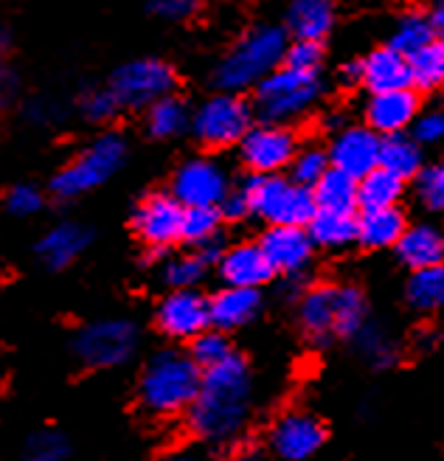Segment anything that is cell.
Wrapping results in <instances>:
<instances>
[{
  "instance_id": "obj_45",
  "label": "cell",
  "mask_w": 444,
  "mask_h": 461,
  "mask_svg": "<svg viewBox=\"0 0 444 461\" xmlns=\"http://www.w3.org/2000/svg\"><path fill=\"white\" fill-rule=\"evenodd\" d=\"M200 6V0H152V12L163 20H186Z\"/></svg>"
},
{
  "instance_id": "obj_40",
  "label": "cell",
  "mask_w": 444,
  "mask_h": 461,
  "mask_svg": "<svg viewBox=\"0 0 444 461\" xmlns=\"http://www.w3.org/2000/svg\"><path fill=\"white\" fill-rule=\"evenodd\" d=\"M416 200L428 212L444 214V167H430L416 175Z\"/></svg>"
},
{
  "instance_id": "obj_13",
  "label": "cell",
  "mask_w": 444,
  "mask_h": 461,
  "mask_svg": "<svg viewBox=\"0 0 444 461\" xmlns=\"http://www.w3.org/2000/svg\"><path fill=\"white\" fill-rule=\"evenodd\" d=\"M155 327L172 340H195L212 330V298H205L200 290H172L160 298Z\"/></svg>"
},
{
  "instance_id": "obj_51",
  "label": "cell",
  "mask_w": 444,
  "mask_h": 461,
  "mask_svg": "<svg viewBox=\"0 0 444 461\" xmlns=\"http://www.w3.org/2000/svg\"><path fill=\"white\" fill-rule=\"evenodd\" d=\"M160 461H197V456L189 450H172L167 456H160Z\"/></svg>"
},
{
  "instance_id": "obj_22",
  "label": "cell",
  "mask_w": 444,
  "mask_h": 461,
  "mask_svg": "<svg viewBox=\"0 0 444 461\" xmlns=\"http://www.w3.org/2000/svg\"><path fill=\"white\" fill-rule=\"evenodd\" d=\"M396 257L411 270H422L433 265H444V230L433 222L408 225L400 242L394 245Z\"/></svg>"
},
{
  "instance_id": "obj_35",
  "label": "cell",
  "mask_w": 444,
  "mask_h": 461,
  "mask_svg": "<svg viewBox=\"0 0 444 461\" xmlns=\"http://www.w3.org/2000/svg\"><path fill=\"white\" fill-rule=\"evenodd\" d=\"M208 265L200 253H180V257H172L163 265V282H167L172 290H197L200 282L205 279Z\"/></svg>"
},
{
  "instance_id": "obj_4",
  "label": "cell",
  "mask_w": 444,
  "mask_h": 461,
  "mask_svg": "<svg viewBox=\"0 0 444 461\" xmlns=\"http://www.w3.org/2000/svg\"><path fill=\"white\" fill-rule=\"evenodd\" d=\"M287 54V32L273 23H262L245 32L233 49L222 57L214 71V82L220 90H248L267 79L276 68L285 65Z\"/></svg>"
},
{
  "instance_id": "obj_9",
  "label": "cell",
  "mask_w": 444,
  "mask_h": 461,
  "mask_svg": "<svg viewBox=\"0 0 444 461\" xmlns=\"http://www.w3.org/2000/svg\"><path fill=\"white\" fill-rule=\"evenodd\" d=\"M253 127V107L237 94H217L192 113V132L212 149L233 147Z\"/></svg>"
},
{
  "instance_id": "obj_14",
  "label": "cell",
  "mask_w": 444,
  "mask_h": 461,
  "mask_svg": "<svg viewBox=\"0 0 444 461\" xmlns=\"http://www.w3.org/2000/svg\"><path fill=\"white\" fill-rule=\"evenodd\" d=\"M183 214L186 209L175 194H147L132 214V230L152 253H160L183 240Z\"/></svg>"
},
{
  "instance_id": "obj_16",
  "label": "cell",
  "mask_w": 444,
  "mask_h": 461,
  "mask_svg": "<svg viewBox=\"0 0 444 461\" xmlns=\"http://www.w3.org/2000/svg\"><path fill=\"white\" fill-rule=\"evenodd\" d=\"M380 147L383 138L371 127H343L330 144V164L332 169L363 180L368 172L380 167Z\"/></svg>"
},
{
  "instance_id": "obj_43",
  "label": "cell",
  "mask_w": 444,
  "mask_h": 461,
  "mask_svg": "<svg viewBox=\"0 0 444 461\" xmlns=\"http://www.w3.org/2000/svg\"><path fill=\"white\" fill-rule=\"evenodd\" d=\"M323 59L321 51V42H310V40H295L293 45H287V54H285V68L290 71H318V65Z\"/></svg>"
},
{
  "instance_id": "obj_38",
  "label": "cell",
  "mask_w": 444,
  "mask_h": 461,
  "mask_svg": "<svg viewBox=\"0 0 444 461\" xmlns=\"http://www.w3.org/2000/svg\"><path fill=\"white\" fill-rule=\"evenodd\" d=\"M332 169L330 164V152L326 149H318V147H304L295 152L293 164H290V180H295L298 186H307V189H315L321 177Z\"/></svg>"
},
{
  "instance_id": "obj_53",
  "label": "cell",
  "mask_w": 444,
  "mask_h": 461,
  "mask_svg": "<svg viewBox=\"0 0 444 461\" xmlns=\"http://www.w3.org/2000/svg\"><path fill=\"white\" fill-rule=\"evenodd\" d=\"M228 461H259V456H256L253 450H237Z\"/></svg>"
},
{
  "instance_id": "obj_52",
  "label": "cell",
  "mask_w": 444,
  "mask_h": 461,
  "mask_svg": "<svg viewBox=\"0 0 444 461\" xmlns=\"http://www.w3.org/2000/svg\"><path fill=\"white\" fill-rule=\"evenodd\" d=\"M9 49H12V34H9V29L0 26V59H6Z\"/></svg>"
},
{
  "instance_id": "obj_20",
  "label": "cell",
  "mask_w": 444,
  "mask_h": 461,
  "mask_svg": "<svg viewBox=\"0 0 444 461\" xmlns=\"http://www.w3.org/2000/svg\"><path fill=\"white\" fill-rule=\"evenodd\" d=\"M90 240H93L90 230L82 222L68 220V222H59V225L45 230L37 242V248H34V253L49 270H65L82 257L85 248L90 245Z\"/></svg>"
},
{
  "instance_id": "obj_18",
  "label": "cell",
  "mask_w": 444,
  "mask_h": 461,
  "mask_svg": "<svg viewBox=\"0 0 444 461\" xmlns=\"http://www.w3.org/2000/svg\"><path fill=\"white\" fill-rule=\"evenodd\" d=\"M217 270L225 287H250V290H259L276 276L259 242H242L225 248V253L217 262Z\"/></svg>"
},
{
  "instance_id": "obj_50",
  "label": "cell",
  "mask_w": 444,
  "mask_h": 461,
  "mask_svg": "<svg viewBox=\"0 0 444 461\" xmlns=\"http://www.w3.org/2000/svg\"><path fill=\"white\" fill-rule=\"evenodd\" d=\"M340 77H343V82H349V85L363 82V62H349V65H343Z\"/></svg>"
},
{
  "instance_id": "obj_28",
  "label": "cell",
  "mask_w": 444,
  "mask_h": 461,
  "mask_svg": "<svg viewBox=\"0 0 444 461\" xmlns=\"http://www.w3.org/2000/svg\"><path fill=\"white\" fill-rule=\"evenodd\" d=\"M315 248L340 250L346 245L358 242V217L355 214H338V212H315L307 225Z\"/></svg>"
},
{
  "instance_id": "obj_11",
  "label": "cell",
  "mask_w": 444,
  "mask_h": 461,
  "mask_svg": "<svg viewBox=\"0 0 444 461\" xmlns=\"http://www.w3.org/2000/svg\"><path fill=\"white\" fill-rule=\"evenodd\" d=\"M228 192V172L212 158L186 160L172 177V194L183 209H220Z\"/></svg>"
},
{
  "instance_id": "obj_10",
  "label": "cell",
  "mask_w": 444,
  "mask_h": 461,
  "mask_svg": "<svg viewBox=\"0 0 444 461\" xmlns=\"http://www.w3.org/2000/svg\"><path fill=\"white\" fill-rule=\"evenodd\" d=\"M177 85L175 71L160 59H135L113 74L110 90L122 107H152L155 102L172 96Z\"/></svg>"
},
{
  "instance_id": "obj_46",
  "label": "cell",
  "mask_w": 444,
  "mask_h": 461,
  "mask_svg": "<svg viewBox=\"0 0 444 461\" xmlns=\"http://www.w3.org/2000/svg\"><path fill=\"white\" fill-rule=\"evenodd\" d=\"M59 115H62V110L49 99H34V102L26 104V119L32 124H51V122L59 119Z\"/></svg>"
},
{
  "instance_id": "obj_48",
  "label": "cell",
  "mask_w": 444,
  "mask_h": 461,
  "mask_svg": "<svg viewBox=\"0 0 444 461\" xmlns=\"http://www.w3.org/2000/svg\"><path fill=\"white\" fill-rule=\"evenodd\" d=\"M17 90V74L6 65V59H0V110H4Z\"/></svg>"
},
{
  "instance_id": "obj_2",
  "label": "cell",
  "mask_w": 444,
  "mask_h": 461,
  "mask_svg": "<svg viewBox=\"0 0 444 461\" xmlns=\"http://www.w3.org/2000/svg\"><path fill=\"white\" fill-rule=\"evenodd\" d=\"M203 368L195 363L189 352L163 349L152 355L138 380V400L152 417H180L189 413L192 402L200 394Z\"/></svg>"
},
{
  "instance_id": "obj_44",
  "label": "cell",
  "mask_w": 444,
  "mask_h": 461,
  "mask_svg": "<svg viewBox=\"0 0 444 461\" xmlns=\"http://www.w3.org/2000/svg\"><path fill=\"white\" fill-rule=\"evenodd\" d=\"M413 141L422 147V144H441L444 141V113L441 110H428V113H419L416 122H413Z\"/></svg>"
},
{
  "instance_id": "obj_32",
  "label": "cell",
  "mask_w": 444,
  "mask_h": 461,
  "mask_svg": "<svg viewBox=\"0 0 444 461\" xmlns=\"http://www.w3.org/2000/svg\"><path fill=\"white\" fill-rule=\"evenodd\" d=\"M186 127H192V110L186 107L183 99L167 96L147 107V130L152 138H175Z\"/></svg>"
},
{
  "instance_id": "obj_23",
  "label": "cell",
  "mask_w": 444,
  "mask_h": 461,
  "mask_svg": "<svg viewBox=\"0 0 444 461\" xmlns=\"http://www.w3.org/2000/svg\"><path fill=\"white\" fill-rule=\"evenodd\" d=\"M363 85L371 94H385V90H405L411 85V62L394 49H377L363 59Z\"/></svg>"
},
{
  "instance_id": "obj_33",
  "label": "cell",
  "mask_w": 444,
  "mask_h": 461,
  "mask_svg": "<svg viewBox=\"0 0 444 461\" xmlns=\"http://www.w3.org/2000/svg\"><path fill=\"white\" fill-rule=\"evenodd\" d=\"M355 340H358V352L374 368H388L396 363V357H400V346H396V340L380 324H366L355 335Z\"/></svg>"
},
{
  "instance_id": "obj_3",
  "label": "cell",
  "mask_w": 444,
  "mask_h": 461,
  "mask_svg": "<svg viewBox=\"0 0 444 461\" xmlns=\"http://www.w3.org/2000/svg\"><path fill=\"white\" fill-rule=\"evenodd\" d=\"M298 324L313 343L355 338L368 324L366 295L355 285H315L298 302Z\"/></svg>"
},
{
  "instance_id": "obj_21",
  "label": "cell",
  "mask_w": 444,
  "mask_h": 461,
  "mask_svg": "<svg viewBox=\"0 0 444 461\" xmlns=\"http://www.w3.org/2000/svg\"><path fill=\"white\" fill-rule=\"evenodd\" d=\"M262 293L250 287H222L212 295V327L220 332H233L248 327L262 312Z\"/></svg>"
},
{
  "instance_id": "obj_36",
  "label": "cell",
  "mask_w": 444,
  "mask_h": 461,
  "mask_svg": "<svg viewBox=\"0 0 444 461\" xmlns=\"http://www.w3.org/2000/svg\"><path fill=\"white\" fill-rule=\"evenodd\" d=\"M220 225H222V214L220 209H186L183 214V242H189L197 248L220 240Z\"/></svg>"
},
{
  "instance_id": "obj_12",
  "label": "cell",
  "mask_w": 444,
  "mask_h": 461,
  "mask_svg": "<svg viewBox=\"0 0 444 461\" xmlns=\"http://www.w3.org/2000/svg\"><path fill=\"white\" fill-rule=\"evenodd\" d=\"M298 152V141L290 127L285 124H259L250 127L240 141V158L253 175H278L290 169Z\"/></svg>"
},
{
  "instance_id": "obj_5",
  "label": "cell",
  "mask_w": 444,
  "mask_h": 461,
  "mask_svg": "<svg viewBox=\"0 0 444 461\" xmlns=\"http://www.w3.org/2000/svg\"><path fill=\"white\" fill-rule=\"evenodd\" d=\"M242 192L248 197L250 214L265 220L267 225L307 228L318 212L313 189L298 186L295 180L282 175H250L242 183Z\"/></svg>"
},
{
  "instance_id": "obj_17",
  "label": "cell",
  "mask_w": 444,
  "mask_h": 461,
  "mask_svg": "<svg viewBox=\"0 0 444 461\" xmlns=\"http://www.w3.org/2000/svg\"><path fill=\"white\" fill-rule=\"evenodd\" d=\"M259 248L265 250L273 273H285L290 279H298L313 265L315 253L310 230L295 225H270L259 240Z\"/></svg>"
},
{
  "instance_id": "obj_31",
  "label": "cell",
  "mask_w": 444,
  "mask_h": 461,
  "mask_svg": "<svg viewBox=\"0 0 444 461\" xmlns=\"http://www.w3.org/2000/svg\"><path fill=\"white\" fill-rule=\"evenodd\" d=\"M430 42H436V32H433L430 17L419 14V12H411V14L396 20V26L391 32V40H388V49L400 51L403 57L411 59L413 54L428 49Z\"/></svg>"
},
{
  "instance_id": "obj_8",
  "label": "cell",
  "mask_w": 444,
  "mask_h": 461,
  "mask_svg": "<svg viewBox=\"0 0 444 461\" xmlns=\"http://www.w3.org/2000/svg\"><path fill=\"white\" fill-rule=\"evenodd\" d=\"M138 340H141V332L130 318H99L77 330L71 349L85 368L102 372V368H119L130 363Z\"/></svg>"
},
{
  "instance_id": "obj_49",
  "label": "cell",
  "mask_w": 444,
  "mask_h": 461,
  "mask_svg": "<svg viewBox=\"0 0 444 461\" xmlns=\"http://www.w3.org/2000/svg\"><path fill=\"white\" fill-rule=\"evenodd\" d=\"M430 23H433V32L436 40L444 42V0H433V12H430Z\"/></svg>"
},
{
  "instance_id": "obj_15",
  "label": "cell",
  "mask_w": 444,
  "mask_h": 461,
  "mask_svg": "<svg viewBox=\"0 0 444 461\" xmlns=\"http://www.w3.org/2000/svg\"><path fill=\"white\" fill-rule=\"evenodd\" d=\"M270 450L285 458V461H307L313 458L323 442H326V428L318 417L304 411H287L282 413L273 428H270Z\"/></svg>"
},
{
  "instance_id": "obj_7",
  "label": "cell",
  "mask_w": 444,
  "mask_h": 461,
  "mask_svg": "<svg viewBox=\"0 0 444 461\" xmlns=\"http://www.w3.org/2000/svg\"><path fill=\"white\" fill-rule=\"evenodd\" d=\"M321 99V79L318 71H290V68H276V71L256 85L253 113L262 115L265 124H290L310 113Z\"/></svg>"
},
{
  "instance_id": "obj_24",
  "label": "cell",
  "mask_w": 444,
  "mask_h": 461,
  "mask_svg": "<svg viewBox=\"0 0 444 461\" xmlns=\"http://www.w3.org/2000/svg\"><path fill=\"white\" fill-rule=\"evenodd\" d=\"M285 23L298 40L321 42L335 26V4L332 0H287Z\"/></svg>"
},
{
  "instance_id": "obj_19",
  "label": "cell",
  "mask_w": 444,
  "mask_h": 461,
  "mask_svg": "<svg viewBox=\"0 0 444 461\" xmlns=\"http://www.w3.org/2000/svg\"><path fill=\"white\" fill-rule=\"evenodd\" d=\"M419 115V96L411 87L371 94L366 104V122L377 135H400L413 127Z\"/></svg>"
},
{
  "instance_id": "obj_39",
  "label": "cell",
  "mask_w": 444,
  "mask_h": 461,
  "mask_svg": "<svg viewBox=\"0 0 444 461\" xmlns=\"http://www.w3.org/2000/svg\"><path fill=\"white\" fill-rule=\"evenodd\" d=\"M189 355L195 357V363L203 368V372H208V368L225 363L233 355V349H231V340L225 338V332H220V330H205L203 335H197L192 340Z\"/></svg>"
},
{
  "instance_id": "obj_37",
  "label": "cell",
  "mask_w": 444,
  "mask_h": 461,
  "mask_svg": "<svg viewBox=\"0 0 444 461\" xmlns=\"http://www.w3.org/2000/svg\"><path fill=\"white\" fill-rule=\"evenodd\" d=\"M71 439L59 430H37L23 447V461H68L71 458Z\"/></svg>"
},
{
  "instance_id": "obj_41",
  "label": "cell",
  "mask_w": 444,
  "mask_h": 461,
  "mask_svg": "<svg viewBox=\"0 0 444 461\" xmlns=\"http://www.w3.org/2000/svg\"><path fill=\"white\" fill-rule=\"evenodd\" d=\"M82 107V115L87 122H110L115 113H119V99L110 87H102V90H87L79 102Z\"/></svg>"
},
{
  "instance_id": "obj_26",
  "label": "cell",
  "mask_w": 444,
  "mask_h": 461,
  "mask_svg": "<svg viewBox=\"0 0 444 461\" xmlns=\"http://www.w3.org/2000/svg\"><path fill=\"white\" fill-rule=\"evenodd\" d=\"M318 212H338V214H355L360 205V192H358V180L349 177L338 169H330L321 183L313 189Z\"/></svg>"
},
{
  "instance_id": "obj_6",
  "label": "cell",
  "mask_w": 444,
  "mask_h": 461,
  "mask_svg": "<svg viewBox=\"0 0 444 461\" xmlns=\"http://www.w3.org/2000/svg\"><path fill=\"white\" fill-rule=\"evenodd\" d=\"M127 144L122 135L107 132L90 141L71 164L62 167L51 177V194L57 200H77L93 189L104 186V183L124 167Z\"/></svg>"
},
{
  "instance_id": "obj_29",
  "label": "cell",
  "mask_w": 444,
  "mask_h": 461,
  "mask_svg": "<svg viewBox=\"0 0 444 461\" xmlns=\"http://www.w3.org/2000/svg\"><path fill=\"white\" fill-rule=\"evenodd\" d=\"M358 192H360V209L363 212L396 209V203H400L403 194H405V180L385 172L383 167H377L374 172H368L363 180H358Z\"/></svg>"
},
{
  "instance_id": "obj_25",
  "label": "cell",
  "mask_w": 444,
  "mask_h": 461,
  "mask_svg": "<svg viewBox=\"0 0 444 461\" xmlns=\"http://www.w3.org/2000/svg\"><path fill=\"white\" fill-rule=\"evenodd\" d=\"M405 228V214L400 209H371L358 217V242L374 250L394 248Z\"/></svg>"
},
{
  "instance_id": "obj_30",
  "label": "cell",
  "mask_w": 444,
  "mask_h": 461,
  "mask_svg": "<svg viewBox=\"0 0 444 461\" xmlns=\"http://www.w3.org/2000/svg\"><path fill=\"white\" fill-rule=\"evenodd\" d=\"M380 167L396 177H416L422 172V149L413 141L411 135H385L380 147Z\"/></svg>"
},
{
  "instance_id": "obj_54",
  "label": "cell",
  "mask_w": 444,
  "mask_h": 461,
  "mask_svg": "<svg viewBox=\"0 0 444 461\" xmlns=\"http://www.w3.org/2000/svg\"><path fill=\"white\" fill-rule=\"evenodd\" d=\"M403 4H408V6H425V4H430V0H403Z\"/></svg>"
},
{
  "instance_id": "obj_27",
  "label": "cell",
  "mask_w": 444,
  "mask_h": 461,
  "mask_svg": "<svg viewBox=\"0 0 444 461\" xmlns=\"http://www.w3.org/2000/svg\"><path fill=\"white\" fill-rule=\"evenodd\" d=\"M405 302L413 312L444 310V265L413 270L405 285Z\"/></svg>"
},
{
  "instance_id": "obj_42",
  "label": "cell",
  "mask_w": 444,
  "mask_h": 461,
  "mask_svg": "<svg viewBox=\"0 0 444 461\" xmlns=\"http://www.w3.org/2000/svg\"><path fill=\"white\" fill-rule=\"evenodd\" d=\"M45 205V194L32 186V183H20L6 194V212L12 217H34L37 212H42Z\"/></svg>"
},
{
  "instance_id": "obj_1",
  "label": "cell",
  "mask_w": 444,
  "mask_h": 461,
  "mask_svg": "<svg viewBox=\"0 0 444 461\" xmlns=\"http://www.w3.org/2000/svg\"><path fill=\"white\" fill-rule=\"evenodd\" d=\"M253 413V375L242 355L233 352L225 363L203 372L200 394L186 420L197 442L208 447L233 445L245 433Z\"/></svg>"
},
{
  "instance_id": "obj_34",
  "label": "cell",
  "mask_w": 444,
  "mask_h": 461,
  "mask_svg": "<svg viewBox=\"0 0 444 461\" xmlns=\"http://www.w3.org/2000/svg\"><path fill=\"white\" fill-rule=\"evenodd\" d=\"M411 85L419 90L444 87V42H430L428 49L413 54L411 59Z\"/></svg>"
},
{
  "instance_id": "obj_47",
  "label": "cell",
  "mask_w": 444,
  "mask_h": 461,
  "mask_svg": "<svg viewBox=\"0 0 444 461\" xmlns=\"http://www.w3.org/2000/svg\"><path fill=\"white\" fill-rule=\"evenodd\" d=\"M220 214H222V220H245V217H250V205H248L245 192L242 189L228 192V197L220 205Z\"/></svg>"
}]
</instances>
